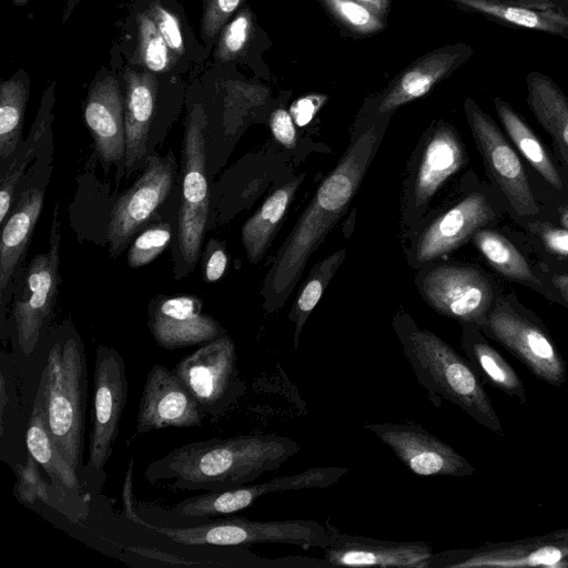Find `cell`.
I'll return each mask as SVG.
<instances>
[{"mask_svg":"<svg viewBox=\"0 0 568 568\" xmlns=\"http://www.w3.org/2000/svg\"><path fill=\"white\" fill-rule=\"evenodd\" d=\"M568 568V528L511 541L433 552L428 568Z\"/></svg>","mask_w":568,"mask_h":568,"instance_id":"obj_12","label":"cell"},{"mask_svg":"<svg viewBox=\"0 0 568 568\" xmlns=\"http://www.w3.org/2000/svg\"><path fill=\"white\" fill-rule=\"evenodd\" d=\"M83 115L103 171L109 173L115 165L120 181L125 171V122L124 97L115 77L105 75L93 83Z\"/></svg>","mask_w":568,"mask_h":568,"instance_id":"obj_21","label":"cell"},{"mask_svg":"<svg viewBox=\"0 0 568 568\" xmlns=\"http://www.w3.org/2000/svg\"><path fill=\"white\" fill-rule=\"evenodd\" d=\"M490 339L515 356L540 381L561 387L567 379L566 362L544 325L498 300L478 325Z\"/></svg>","mask_w":568,"mask_h":568,"instance_id":"obj_11","label":"cell"},{"mask_svg":"<svg viewBox=\"0 0 568 568\" xmlns=\"http://www.w3.org/2000/svg\"><path fill=\"white\" fill-rule=\"evenodd\" d=\"M40 381L51 437L64 460L83 479L87 361L82 339L70 321L52 333Z\"/></svg>","mask_w":568,"mask_h":568,"instance_id":"obj_4","label":"cell"},{"mask_svg":"<svg viewBox=\"0 0 568 568\" xmlns=\"http://www.w3.org/2000/svg\"><path fill=\"white\" fill-rule=\"evenodd\" d=\"M494 216L484 194H468L423 232L416 248L417 261L429 262L457 248Z\"/></svg>","mask_w":568,"mask_h":568,"instance_id":"obj_22","label":"cell"},{"mask_svg":"<svg viewBox=\"0 0 568 568\" xmlns=\"http://www.w3.org/2000/svg\"><path fill=\"white\" fill-rule=\"evenodd\" d=\"M204 414L174 373L161 364L149 371L136 416L140 434L169 427L187 428L202 425Z\"/></svg>","mask_w":568,"mask_h":568,"instance_id":"obj_20","label":"cell"},{"mask_svg":"<svg viewBox=\"0 0 568 568\" xmlns=\"http://www.w3.org/2000/svg\"><path fill=\"white\" fill-rule=\"evenodd\" d=\"M138 42L134 62L153 73H164L174 64L176 58L163 40L150 14L140 12L135 17Z\"/></svg>","mask_w":568,"mask_h":568,"instance_id":"obj_37","label":"cell"},{"mask_svg":"<svg viewBox=\"0 0 568 568\" xmlns=\"http://www.w3.org/2000/svg\"><path fill=\"white\" fill-rule=\"evenodd\" d=\"M473 239L476 247L498 273L513 281L539 284L524 255L503 234L479 229Z\"/></svg>","mask_w":568,"mask_h":568,"instance_id":"obj_35","label":"cell"},{"mask_svg":"<svg viewBox=\"0 0 568 568\" xmlns=\"http://www.w3.org/2000/svg\"><path fill=\"white\" fill-rule=\"evenodd\" d=\"M526 6L546 10L558 9L568 13V0H516Z\"/></svg>","mask_w":568,"mask_h":568,"instance_id":"obj_46","label":"cell"},{"mask_svg":"<svg viewBox=\"0 0 568 568\" xmlns=\"http://www.w3.org/2000/svg\"><path fill=\"white\" fill-rule=\"evenodd\" d=\"M536 225L545 247L555 254L568 257V230L548 223Z\"/></svg>","mask_w":568,"mask_h":568,"instance_id":"obj_45","label":"cell"},{"mask_svg":"<svg viewBox=\"0 0 568 568\" xmlns=\"http://www.w3.org/2000/svg\"><path fill=\"white\" fill-rule=\"evenodd\" d=\"M40 468L38 462L29 453L27 463L16 466L17 481L13 489L16 497L26 505L42 501L73 523L83 520L85 517L67 500L52 483L43 479Z\"/></svg>","mask_w":568,"mask_h":568,"instance_id":"obj_34","label":"cell"},{"mask_svg":"<svg viewBox=\"0 0 568 568\" xmlns=\"http://www.w3.org/2000/svg\"><path fill=\"white\" fill-rule=\"evenodd\" d=\"M364 429L387 445L418 476L465 477L476 468L450 445L413 423H368Z\"/></svg>","mask_w":568,"mask_h":568,"instance_id":"obj_15","label":"cell"},{"mask_svg":"<svg viewBox=\"0 0 568 568\" xmlns=\"http://www.w3.org/2000/svg\"><path fill=\"white\" fill-rule=\"evenodd\" d=\"M135 509V506L124 509L126 518L133 524L185 546L236 547L254 544H286L303 549L324 550L329 540L326 525L314 520H250L244 517L227 516L197 525L174 527L153 525L143 519Z\"/></svg>","mask_w":568,"mask_h":568,"instance_id":"obj_6","label":"cell"},{"mask_svg":"<svg viewBox=\"0 0 568 568\" xmlns=\"http://www.w3.org/2000/svg\"><path fill=\"white\" fill-rule=\"evenodd\" d=\"M124 81L125 171L124 178L142 171L149 158L158 153L165 132L156 123L159 82L155 73L126 68Z\"/></svg>","mask_w":568,"mask_h":568,"instance_id":"obj_16","label":"cell"},{"mask_svg":"<svg viewBox=\"0 0 568 568\" xmlns=\"http://www.w3.org/2000/svg\"><path fill=\"white\" fill-rule=\"evenodd\" d=\"M474 49L465 43L443 47L429 52L408 67L382 100L378 112L392 111L422 98L433 87L467 62Z\"/></svg>","mask_w":568,"mask_h":568,"instance_id":"obj_24","label":"cell"},{"mask_svg":"<svg viewBox=\"0 0 568 568\" xmlns=\"http://www.w3.org/2000/svg\"><path fill=\"white\" fill-rule=\"evenodd\" d=\"M54 102V83L43 94L40 109L27 140L17 148L4 171L0 174V225L6 221L14 200L16 191L26 169L36 159L47 130L52 125L51 109Z\"/></svg>","mask_w":568,"mask_h":568,"instance_id":"obj_29","label":"cell"},{"mask_svg":"<svg viewBox=\"0 0 568 568\" xmlns=\"http://www.w3.org/2000/svg\"><path fill=\"white\" fill-rule=\"evenodd\" d=\"M356 1H358L359 3H362L363 6L368 8L372 12H374L379 18L385 16V13L388 9V4H389V0H356Z\"/></svg>","mask_w":568,"mask_h":568,"instance_id":"obj_47","label":"cell"},{"mask_svg":"<svg viewBox=\"0 0 568 568\" xmlns=\"http://www.w3.org/2000/svg\"><path fill=\"white\" fill-rule=\"evenodd\" d=\"M61 222L55 203L50 227L49 247L22 267L12 295V324L21 352L29 356L49 324L57 303L60 275Z\"/></svg>","mask_w":568,"mask_h":568,"instance_id":"obj_8","label":"cell"},{"mask_svg":"<svg viewBox=\"0 0 568 568\" xmlns=\"http://www.w3.org/2000/svg\"><path fill=\"white\" fill-rule=\"evenodd\" d=\"M254 31V16L244 7L230 23L224 26L215 50V58L230 61L237 58L247 47Z\"/></svg>","mask_w":568,"mask_h":568,"instance_id":"obj_38","label":"cell"},{"mask_svg":"<svg viewBox=\"0 0 568 568\" xmlns=\"http://www.w3.org/2000/svg\"><path fill=\"white\" fill-rule=\"evenodd\" d=\"M181 154L178 229L171 243L175 280L199 263L209 219L207 120L199 103L185 118Z\"/></svg>","mask_w":568,"mask_h":568,"instance_id":"obj_5","label":"cell"},{"mask_svg":"<svg viewBox=\"0 0 568 568\" xmlns=\"http://www.w3.org/2000/svg\"><path fill=\"white\" fill-rule=\"evenodd\" d=\"M244 0H206L201 20V34L213 39Z\"/></svg>","mask_w":568,"mask_h":568,"instance_id":"obj_41","label":"cell"},{"mask_svg":"<svg viewBox=\"0 0 568 568\" xmlns=\"http://www.w3.org/2000/svg\"><path fill=\"white\" fill-rule=\"evenodd\" d=\"M345 258V250L328 255L316 264L303 285L290 313V320L294 323V348L298 347L300 336L312 311L321 300L325 287Z\"/></svg>","mask_w":568,"mask_h":568,"instance_id":"obj_36","label":"cell"},{"mask_svg":"<svg viewBox=\"0 0 568 568\" xmlns=\"http://www.w3.org/2000/svg\"><path fill=\"white\" fill-rule=\"evenodd\" d=\"M146 12L154 21L163 40L176 59L185 52L183 33L179 17L160 1H153Z\"/></svg>","mask_w":568,"mask_h":568,"instance_id":"obj_40","label":"cell"},{"mask_svg":"<svg viewBox=\"0 0 568 568\" xmlns=\"http://www.w3.org/2000/svg\"><path fill=\"white\" fill-rule=\"evenodd\" d=\"M328 545L324 559L332 566L428 568L433 548L422 540L395 541L364 537L341 531L325 524Z\"/></svg>","mask_w":568,"mask_h":568,"instance_id":"obj_19","label":"cell"},{"mask_svg":"<svg viewBox=\"0 0 568 568\" xmlns=\"http://www.w3.org/2000/svg\"><path fill=\"white\" fill-rule=\"evenodd\" d=\"M301 446L276 434H248L185 444L148 465L144 478L180 490H217L250 484L280 468Z\"/></svg>","mask_w":568,"mask_h":568,"instance_id":"obj_1","label":"cell"},{"mask_svg":"<svg viewBox=\"0 0 568 568\" xmlns=\"http://www.w3.org/2000/svg\"><path fill=\"white\" fill-rule=\"evenodd\" d=\"M378 140L376 126L361 132L317 187L265 278L263 296L267 313L282 307L301 278L311 254L346 211L369 166Z\"/></svg>","mask_w":568,"mask_h":568,"instance_id":"obj_2","label":"cell"},{"mask_svg":"<svg viewBox=\"0 0 568 568\" xmlns=\"http://www.w3.org/2000/svg\"><path fill=\"white\" fill-rule=\"evenodd\" d=\"M201 260L203 281L206 283L217 282L227 265V255L222 243L215 239L209 240L201 253Z\"/></svg>","mask_w":568,"mask_h":568,"instance_id":"obj_42","label":"cell"},{"mask_svg":"<svg viewBox=\"0 0 568 568\" xmlns=\"http://www.w3.org/2000/svg\"><path fill=\"white\" fill-rule=\"evenodd\" d=\"M560 223L565 229L568 230V205L560 206L558 209Z\"/></svg>","mask_w":568,"mask_h":568,"instance_id":"obj_49","label":"cell"},{"mask_svg":"<svg viewBox=\"0 0 568 568\" xmlns=\"http://www.w3.org/2000/svg\"><path fill=\"white\" fill-rule=\"evenodd\" d=\"M526 84L527 104L552 138L568 169V97L549 75L539 71H530Z\"/></svg>","mask_w":568,"mask_h":568,"instance_id":"obj_28","label":"cell"},{"mask_svg":"<svg viewBox=\"0 0 568 568\" xmlns=\"http://www.w3.org/2000/svg\"><path fill=\"white\" fill-rule=\"evenodd\" d=\"M180 183L161 214L131 242L126 263L140 268L153 262L172 243L178 229Z\"/></svg>","mask_w":568,"mask_h":568,"instance_id":"obj_33","label":"cell"},{"mask_svg":"<svg viewBox=\"0 0 568 568\" xmlns=\"http://www.w3.org/2000/svg\"><path fill=\"white\" fill-rule=\"evenodd\" d=\"M290 112L284 109L275 110L270 119V126L274 139L285 148L296 144V129Z\"/></svg>","mask_w":568,"mask_h":568,"instance_id":"obj_43","label":"cell"},{"mask_svg":"<svg viewBox=\"0 0 568 568\" xmlns=\"http://www.w3.org/2000/svg\"><path fill=\"white\" fill-rule=\"evenodd\" d=\"M148 327L154 342L169 351L202 345L227 334L203 311V301L191 294L153 297L148 305Z\"/></svg>","mask_w":568,"mask_h":568,"instance_id":"obj_18","label":"cell"},{"mask_svg":"<svg viewBox=\"0 0 568 568\" xmlns=\"http://www.w3.org/2000/svg\"><path fill=\"white\" fill-rule=\"evenodd\" d=\"M329 11L348 29L368 34L384 28L382 19L356 0H323Z\"/></svg>","mask_w":568,"mask_h":568,"instance_id":"obj_39","label":"cell"},{"mask_svg":"<svg viewBox=\"0 0 568 568\" xmlns=\"http://www.w3.org/2000/svg\"><path fill=\"white\" fill-rule=\"evenodd\" d=\"M464 162L465 150L457 132L447 123L440 124L428 140L417 171L414 190L416 204L429 201Z\"/></svg>","mask_w":568,"mask_h":568,"instance_id":"obj_26","label":"cell"},{"mask_svg":"<svg viewBox=\"0 0 568 568\" xmlns=\"http://www.w3.org/2000/svg\"><path fill=\"white\" fill-rule=\"evenodd\" d=\"M205 417L226 415L245 392L236 366L234 341L227 334L202 344L173 368Z\"/></svg>","mask_w":568,"mask_h":568,"instance_id":"obj_10","label":"cell"},{"mask_svg":"<svg viewBox=\"0 0 568 568\" xmlns=\"http://www.w3.org/2000/svg\"><path fill=\"white\" fill-rule=\"evenodd\" d=\"M326 97L322 94H310L297 99L290 109V113L298 126L308 124L322 105L325 103Z\"/></svg>","mask_w":568,"mask_h":568,"instance_id":"obj_44","label":"cell"},{"mask_svg":"<svg viewBox=\"0 0 568 568\" xmlns=\"http://www.w3.org/2000/svg\"><path fill=\"white\" fill-rule=\"evenodd\" d=\"M422 286L437 313L460 323L481 324L493 306L491 285L475 267L437 266L424 276Z\"/></svg>","mask_w":568,"mask_h":568,"instance_id":"obj_17","label":"cell"},{"mask_svg":"<svg viewBox=\"0 0 568 568\" xmlns=\"http://www.w3.org/2000/svg\"><path fill=\"white\" fill-rule=\"evenodd\" d=\"M460 10L478 13L513 29H527L568 40V13L537 9L516 0H448Z\"/></svg>","mask_w":568,"mask_h":568,"instance_id":"obj_25","label":"cell"},{"mask_svg":"<svg viewBox=\"0 0 568 568\" xmlns=\"http://www.w3.org/2000/svg\"><path fill=\"white\" fill-rule=\"evenodd\" d=\"M128 397L125 363L120 353L105 345L95 352L93 405L87 471L99 475L108 464Z\"/></svg>","mask_w":568,"mask_h":568,"instance_id":"obj_13","label":"cell"},{"mask_svg":"<svg viewBox=\"0 0 568 568\" xmlns=\"http://www.w3.org/2000/svg\"><path fill=\"white\" fill-rule=\"evenodd\" d=\"M53 135L50 126L34 162L27 169L16 191L12 207L1 225L0 305L4 310L12 298L16 281L22 270L30 241L40 217L47 186L53 169Z\"/></svg>","mask_w":568,"mask_h":568,"instance_id":"obj_7","label":"cell"},{"mask_svg":"<svg viewBox=\"0 0 568 568\" xmlns=\"http://www.w3.org/2000/svg\"><path fill=\"white\" fill-rule=\"evenodd\" d=\"M462 324V348L481 382L526 405V388L516 371L488 343L477 324Z\"/></svg>","mask_w":568,"mask_h":568,"instance_id":"obj_27","label":"cell"},{"mask_svg":"<svg viewBox=\"0 0 568 568\" xmlns=\"http://www.w3.org/2000/svg\"><path fill=\"white\" fill-rule=\"evenodd\" d=\"M493 101L504 130L521 155L550 186L562 190V179L542 141L507 101L500 97H495Z\"/></svg>","mask_w":568,"mask_h":568,"instance_id":"obj_31","label":"cell"},{"mask_svg":"<svg viewBox=\"0 0 568 568\" xmlns=\"http://www.w3.org/2000/svg\"><path fill=\"white\" fill-rule=\"evenodd\" d=\"M29 92L30 79L22 69L0 83V174L22 142Z\"/></svg>","mask_w":568,"mask_h":568,"instance_id":"obj_32","label":"cell"},{"mask_svg":"<svg viewBox=\"0 0 568 568\" xmlns=\"http://www.w3.org/2000/svg\"><path fill=\"white\" fill-rule=\"evenodd\" d=\"M28 453L49 476L52 485L84 517L88 507L83 501V484L75 470L64 460L51 437L47 420L45 395L40 381L34 397L33 408L26 432Z\"/></svg>","mask_w":568,"mask_h":568,"instance_id":"obj_23","label":"cell"},{"mask_svg":"<svg viewBox=\"0 0 568 568\" xmlns=\"http://www.w3.org/2000/svg\"><path fill=\"white\" fill-rule=\"evenodd\" d=\"M396 332L405 357L435 407H440L443 399L448 400L479 425L504 435L490 397L467 358L412 322H399Z\"/></svg>","mask_w":568,"mask_h":568,"instance_id":"obj_3","label":"cell"},{"mask_svg":"<svg viewBox=\"0 0 568 568\" xmlns=\"http://www.w3.org/2000/svg\"><path fill=\"white\" fill-rule=\"evenodd\" d=\"M12 2L17 7H23L28 3V0H12Z\"/></svg>","mask_w":568,"mask_h":568,"instance_id":"obj_50","label":"cell"},{"mask_svg":"<svg viewBox=\"0 0 568 568\" xmlns=\"http://www.w3.org/2000/svg\"><path fill=\"white\" fill-rule=\"evenodd\" d=\"M179 183L180 172L171 149L165 155L158 152L149 158L135 182L112 207L106 230L111 257L128 248L132 240L161 214Z\"/></svg>","mask_w":568,"mask_h":568,"instance_id":"obj_9","label":"cell"},{"mask_svg":"<svg viewBox=\"0 0 568 568\" xmlns=\"http://www.w3.org/2000/svg\"><path fill=\"white\" fill-rule=\"evenodd\" d=\"M303 179L304 175H300L276 189L244 223L242 243L251 263H257L263 256Z\"/></svg>","mask_w":568,"mask_h":568,"instance_id":"obj_30","label":"cell"},{"mask_svg":"<svg viewBox=\"0 0 568 568\" xmlns=\"http://www.w3.org/2000/svg\"><path fill=\"white\" fill-rule=\"evenodd\" d=\"M551 282L559 291L561 298L568 303V274H555Z\"/></svg>","mask_w":568,"mask_h":568,"instance_id":"obj_48","label":"cell"},{"mask_svg":"<svg viewBox=\"0 0 568 568\" xmlns=\"http://www.w3.org/2000/svg\"><path fill=\"white\" fill-rule=\"evenodd\" d=\"M464 109L487 171L507 197L510 206L520 216L536 214L538 205L517 152L494 119L473 99L465 100Z\"/></svg>","mask_w":568,"mask_h":568,"instance_id":"obj_14","label":"cell"}]
</instances>
